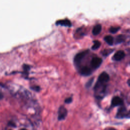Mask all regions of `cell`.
<instances>
[{
  "label": "cell",
  "mask_w": 130,
  "mask_h": 130,
  "mask_svg": "<svg viewBox=\"0 0 130 130\" xmlns=\"http://www.w3.org/2000/svg\"><path fill=\"white\" fill-rule=\"evenodd\" d=\"M124 36L120 35L117 36L116 38V43H120L124 41Z\"/></svg>",
  "instance_id": "obj_14"
},
{
  "label": "cell",
  "mask_w": 130,
  "mask_h": 130,
  "mask_svg": "<svg viewBox=\"0 0 130 130\" xmlns=\"http://www.w3.org/2000/svg\"><path fill=\"white\" fill-rule=\"evenodd\" d=\"M127 84H128V85L130 86V79H129V80L127 81Z\"/></svg>",
  "instance_id": "obj_21"
},
{
  "label": "cell",
  "mask_w": 130,
  "mask_h": 130,
  "mask_svg": "<svg viewBox=\"0 0 130 130\" xmlns=\"http://www.w3.org/2000/svg\"><path fill=\"white\" fill-rule=\"evenodd\" d=\"M102 59L99 57H92L90 61L91 66L94 69L98 68L102 63Z\"/></svg>",
  "instance_id": "obj_4"
},
{
  "label": "cell",
  "mask_w": 130,
  "mask_h": 130,
  "mask_svg": "<svg viewBox=\"0 0 130 130\" xmlns=\"http://www.w3.org/2000/svg\"><path fill=\"white\" fill-rule=\"evenodd\" d=\"M72 98H71V97H69V98H66L65 100H64V102L67 104H69V103H71L72 102Z\"/></svg>",
  "instance_id": "obj_19"
},
{
  "label": "cell",
  "mask_w": 130,
  "mask_h": 130,
  "mask_svg": "<svg viewBox=\"0 0 130 130\" xmlns=\"http://www.w3.org/2000/svg\"><path fill=\"white\" fill-rule=\"evenodd\" d=\"M104 40L110 45H112L114 42V39L110 35H107L105 36Z\"/></svg>",
  "instance_id": "obj_11"
},
{
  "label": "cell",
  "mask_w": 130,
  "mask_h": 130,
  "mask_svg": "<svg viewBox=\"0 0 130 130\" xmlns=\"http://www.w3.org/2000/svg\"><path fill=\"white\" fill-rule=\"evenodd\" d=\"M101 29H102L101 25L100 24H96L93 26L92 30V32L93 35H96L100 32Z\"/></svg>",
  "instance_id": "obj_10"
},
{
  "label": "cell",
  "mask_w": 130,
  "mask_h": 130,
  "mask_svg": "<svg viewBox=\"0 0 130 130\" xmlns=\"http://www.w3.org/2000/svg\"><path fill=\"white\" fill-rule=\"evenodd\" d=\"M68 111L67 109L63 106H60L58 110V119L62 120L64 119L67 115Z\"/></svg>",
  "instance_id": "obj_2"
},
{
  "label": "cell",
  "mask_w": 130,
  "mask_h": 130,
  "mask_svg": "<svg viewBox=\"0 0 130 130\" xmlns=\"http://www.w3.org/2000/svg\"><path fill=\"white\" fill-rule=\"evenodd\" d=\"M88 50H85L77 53L74 57V61L76 64L78 65L84 57V56L88 53Z\"/></svg>",
  "instance_id": "obj_1"
},
{
  "label": "cell",
  "mask_w": 130,
  "mask_h": 130,
  "mask_svg": "<svg viewBox=\"0 0 130 130\" xmlns=\"http://www.w3.org/2000/svg\"><path fill=\"white\" fill-rule=\"evenodd\" d=\"M23 69L24 70V71L25 72H27L29 70V66L28 65V64H24L23 65Z\"/></svg>",
  "instance_id": "obj_18"
},
{
  "label": "cell",
  "mask_w": 130,
  "mask_h": 130,
  "mask_svg": "<svg viewBox=\"0 0 130 130\" xmlns=\"http://www.w3.org/2000/svg\"><path fill=\"white\" fill-rule=\"evenodd\" d=\"M123 102L122 99L119 98L118 96H116L113 98L111 101V105L113 107L120 106L123 105Z\"/></svg>",
  "instance_id": "obj_5"
},
{
  "label": "cell",
  "mask_w": 130,
  "mask_h": 130,
  "mask_svg": "<svg viewBox=\"0 0 130 130\" xmlns=\"http://www.w3.org/2000/svg\"><path fill=\"white\" fill-rule=\"evenodd\" d=\"M55 23L56 25H63L66 26H71L72 24L71 21L69 19L67 18L64 19L59 20L57 21Z\"/></svg>",
  "instance_id": "obj_8"
},
{
  "label": "cell",
  "mask_w": 130,
  "mask_h": 130,
  "mask_svg": "<svg viewBox=\"0 0 130 130\" xmlns=\"http://www.w3.org/2000/svg\"><path fill=\"white\" fill-rule=\"evenodd\" d=\"M113 51V49H104L103 50L101 53L102 54L104 55V56H107L108 55H109V54H110Z\"/></svg>",
  "instance_id": "obj_13"
},
{
  "label": "cell",
  "mask_w": 130,
  "mask_h": 130,
  "mask_svg": "<svg viewBox=\"0 0 130 130\" xmlns=\"http://www.w3.org/2000/svg\"><path fill=\"white\" fill-rule=\"evenodd\" d=\"M108 130H116V129L113 128V127H111V128H109L108 129Z\"/></svg>",
  "instance_id": "obj_20"
},
{
  "label": "cell",
  "mask_w": 130,
  "mask_h": 130,
  "mask_svg": "<svg viewBox=\"0 0 130 130\" xmlns=\"http://www.w3.org/2000/svg\"><path fill=\"white\" fill-rule=\"evenodd\" d=\"M125 56V53L122 50L117 51L113 55V59L116 61H119L121 60Z\"/></svg>",
  "instance_id": "obj_6"
},
{
  "label": "cell",
  "mask_w": 130,
  "mask_h": 130,
  "mask_svg": "<svg viewBox=\"0 0 130 130\" xmlns=\"http://www.w3.org/2000/svg\"><path fill=\"white\" fill-rule=\"evenodd\" d=\"M30 88L36 91H39L40 89V87L39 86H31L30 87Z\"/></svg>",
  "instance_id": "obj_17"
},
{
  "label": "cell",
  "mask_w": 130,
  "mask_h": 130,
  "mask_svg": "<svg viewBox=\"0 0 130 130\" xmlns=\"http://www.w3.org/2000/svg\"><path fill=\"white\" fill-rule=\"evenodd\" d=\"M110 77L109 75L105 72H103L101 73L100 75L99 76L98 81L102 83L105 84L106 82H107L109 80Z\"/></svg>",
  "instance_id": "obj_3"
},
{
  "label": "cell",
  "mask_w": 130,
  "mask_h": 130,
  "mask_svg": "<svg viewBox=\"0 0 130 130\" xmlns=\"http://www.w3.org/2000/svg\"><path fill=\"white\" fill-rule=\"evenodd\" d=\"M120 29V27L119 26H112L110 28L109 31L110 32L112 33H115L119 29Z\"/></svg>",
  "instance_id": "obj_15"
},
{
  "label": "cell",
  "mask_w": 130,
  "mask_h": 130,
  "mask_svg": "<svg viewBox=\"0 0 130 130\" xmlns=\"http://www.w3.org/2000/svg\"><path fill=\"white\" fill-rule=\"evenodd\" d=\"M128 113L127 112L126 109L124 107H121L119 109L117 113L116 114V117L117 118H123L125 117H128Z\"/></svg>",
  "instance_id": "obj_7"
},
{
  "label": "cell",
  "mask_w": 130,
  "mask_h": 130,
  "mask_svg": "<svg viewBox=\"0 0 130 130\" xmlns=\"http://www.w3.org/2000/svg\"><path fill=\"white\" fill-rule=\"evenodd\" d=\"M93 80H94V78H90V79L86 83V84H85V86H86V88H89V87H90L91 86V85H92V83H93Z\"/></svg>",
  "instance_id": "obj_16"
},
{
  "label": "cell",
  "mask_w": 130,
  "mask_h": 130,
  "mask_svg": "<svg viewBox=\"0 0 130 130\" xmlns=\"http://www.w3.org/2000/svg\"><path fill=\"white\" fill-rule=\"evenodd\" d=\"M93 45L91 46V49L93 50H95L99 48L101 45V42L99 40L93 41Z\"/></svg>",
  "instance_id": "obj_12"
},
{
  "label": "cell",
  "mask_w": 130,
  "mask_h": 130,
  "mask_svg": "<svg viewBox=\"0 0 130 130\" xmlns=\"http://www.w3.org/2000/svg\"><path fill=\"white\" fill-rule=\"evenodd\" d=\"M80 72L81 74L83 76H88L91 74V71L88 67L84 66L81 68Z\"/></svg>",
  "instance_id": "obj_9"
},
{
  "label": "cell",
  "mask_w": 130,
  "mask_h": 130,
  "mask_svg": "<svg viewBox=\"0 0 130 130\" xmlns=\"http://www.w3.org/2000/svg\"><path fill=\"white\" fill-rule=\"evenodd\" d=\"M20 130H27V129H26V128H21V129H20Z\"/></svg>",
  "instance_id": "obj_22"
}]
</instances>
